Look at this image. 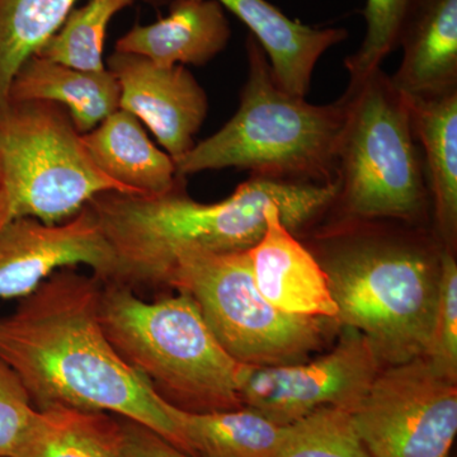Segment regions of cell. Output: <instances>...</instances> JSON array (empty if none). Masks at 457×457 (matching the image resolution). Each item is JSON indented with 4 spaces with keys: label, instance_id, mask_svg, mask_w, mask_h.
<instances>
[{
    "label": "cell",
    "instance_id": "16",
    "mask_svg": "<svg viewBox=\"0 0 457 457\" xmlns=\"http://www.w3.org/2000/svg\"><path fill=\"white\" fill-rule=\"evenodd\" d=\"M170 13L152 25H135L114 51L135 54L156 64L203 66L227 49L230 22L216 0H171Z\"/></svg>",
    "mask_w": 457,
    "mask_h": 457
},
{
    "label": "cell",
    "instance_id": "5",
    "mask_svg": "<svg viewBox=\"0 0 457 457\" xmlns=\"http://www.w3.org/2000/svg\"><path fill=\"white\" fill-rule=\"evenodd\" d=\"M101 323L119 356L174 407L243 408L240 390L252 366L224 350L189 295L146 302L131 286L104 281Z\"/></svg>",
    "mask_w": 457,
    "mask_h": 457
},
{
    "label": "cell",
    "instance_id": "27",
    "mask_svg": "<svg viewBox=\"0 0 457 457\" xmlns=\"http://www.w3.org/2000/svg\"><path fill=\"white\" fill-rule=\"evenodd\" d=\"M427 357L457 378V263L453 252L444 248L440 252L435 333Z\"/></svg>",
    "mask_w": 457,
    "mask_h": 457
},
{
    "label": "cell",
    "instance_id": "20",
    "mask_svg": "<svg viewBox=\"0 0 457 457\" xmlns=\"http://www.w3.org/2000/svg\"><path fill=\"white\" fill-rule=\"evenodd\" d=\"M167 411L182 451L194 457H270L286 432L248 408L189 411L168 403Z\"/></svg>",
    "mask_w": 457,
    "mask_h": 457
},
{
    "label": "cell",
    "instance_id": "10",
    "mask_svg": "<svg viewBox=\"0 0 457 457\" xmlns=\"http://www.w3.org/2000/svg\"><path fill=\"white\" fill-rule=\"evenodd\" d=\"M384 366L359 330L345 327L324 356L293 365L251 368L240 400L278 426L296 422L321 407H354Z\"/></svg>",
    "mask_w": 457,
    "mask_h": 457
},
{
    "label": "cell",
    "instance_id": "6",
    "mask_svg": "<svg viewBox=\"0 0 457 457\" xmlns=\"http://www.w3.org/2000/svg\"><path fill=\"white\" fill-rule=\"evenodd\" d=\"M342 99L338 192L329 212L338 210L345 222L420 224L431 201L407 97L378 68L360 82L348 84Z\"/></svg>",
    "mask_w": 457,
    "mask_h": 457
},
{
    "label": "cell",
    "instance_id": "7",
    "mask_svg": "<svg viewBox=\"0 0 457 457\" xmlns=\"http://www.w3.org/2000/svg\"><path fill=\"white\" fill-rule=\"evenodd\" d=\"M110 191L129 194L90 161L64 107L46 101L0 107V228L21 218L59 224Z\"/></svg>",
    "mask_w": 457,
    "mask_h": 457
},
{
    "label": "cell",
    "instance_id": "3",
    "mask_svg": "<svg viewBox=\"0 0 457 457\" xmlns=\"http://www.w3.org/2000/svg\"><path fill=\"white\" fill-rule=\"evenodd\" d=\"M337 323L368 339L383 366L428 356L435 333L441 245L374 221L345 222L318 237Z\"/></svg>",
    "mask_w": 457,
    "mask_h": 457
},
{
    "label": "cell",
    "instance_id": "25",
    "mask_svg": "<svg viewBox=\"0 0 457 457\" xmlns=\"http://www.w3.org/2000/svg\"><path fill=\"white\" fill-rule=\"evenodd\" d=\"M411 0H366L362 14L366 20V35L360 49L345 57V66L350 82H360L384 60L398 49L400 31L411 7Z\"/></svg>",
    "mask_w": 457,
    "mask_h": 457
},
{
    "label": "cell",
    "instance_id": "9",
    "mask_svg": "<svg viewBox=\"0 0 457 457\" xmlns=\"http://www.w3.org/2000/svg\"><path fill=\"white\" fill-rule=\"evenodd\" d=\"M350 413L370 457H451L457 378L427 356L385 366Z\"/></svg>",
    "mask_w": 457,
    "mask_h": 457
},
{
    "label": "cell",
    "instance_id": "24",
    "mask_svg": "<svg viewBox=\"0 0 457 457\" xmlns=\"http://www.w3.org/2000/svg\"><path fill=\"white\" fill-rule=\"evenodd\" d=\"M270 457H370L357 435L350 411L321 407L286 426Z\"/></svg>",
    "mask_w": 457,
    "mask_h": 457
},
{
    "label": "cell",
    "instance_id": "13",
    "mask_svg": "<svg viewBox=\"0 0 457 457\" xmlns=\"http://www.w3.org/2000/svg\"><path fill=\"white\" fill-rule=\"evenodd\" d=\"M266 221L263 237L248 251L262 296L286 314L336 320L337 305L326 270L285 227L278 206L270 207Z\"/></svg>",
    "mask_w": 457,
    "mask_h": 457
},
{
    "label": "cell",
    "instance_id": "4",
    "mask_svg": "<svg viewBox=\"0 0 457 457\" xmlns=\"http://www.w3.org/2000/svg\"><path fill=\"white\" fill-rule=\"evenodd\" d=\"M248 74L236 114L174 162L177 176L237 168L251 176L309 185L337 183L342 97L312 104L278 86L253 36L245 40Z\"/></svg>",
    "mask_w": 457,
    "mask_h": 457
},
{
    "label": "cell",
    "instance_id": "28",
    "mask_svg": "<svg viewBox=\"0 0 457 457\" xmlns=\"http://www.w3.org/2000/svg\"><path fill=\"white\" fill-rule=\"evenodd\" d=\"M122 457H194L147 427L120 417Z\"/></svg>",
    "mask_w": 457,
    "mask_h": 457
},
{
    "label": "cell",
    "instance_id": "18",
    "mask_svg": "<svg viewBox=\"0 0 457 457\" xmlns=\"http://www.w3.org/2000/svg\"><path fill=\"white\" fill-rule=\"evenodd\" d=\"M408 99L423 165L438 245L453 252L457 239V92Z\"/></svg>",
    "mask_w": 457,
    "mask_h": 457
},
{
    "label": "cell",
    "instance_id": "2",
    "mask_svg": "<svg viewBox=\"0 0 457 457\" xmlns=\"http://www.w3.org/2000/svg\"><path fill=\"white\" fill-rule=\"evenodd\" d=\"M338 185H309L249 176L230 197L203 204L188 196L186 180L158 196L110 191L89 201L112 249V282L164 285L185 251L233 253L253 248L266 231V215L278 206L291 233L317 222L335 203Z\"/></svg>",
    "mask_w": 457,
    "mask_h": 457
},
{
    "label": "cell",
    "instance_id": "15",
    "mask_svg": "<svg viewBox=\"0 0 457 457\" xmlns=\"http://www.w3.org/2000/svg\"><path fill=\"white\" fill-rule=\"evenodd\" d=\"M239 18L260 44L276 82L286 92L306 98L320 57L348 37L345 29H317L291 20L267 0H216Z\"/></svg>",
    "mask_w": 457,
    "mask_h": 457
},
{
    "label": "cell",
    "instance_id": "1",
    "mask_svg": "<svg viewBox=\"0 0 457 457\" xmlns=\"http://www.w3.org/2000/svg\"><path fill=\"white\" fill-rule=\"evenodd\" d=\"M104 284L77 267L56 270L0 317V359L37 409L59 405L113 414L182 450L168 403L108 341L101 323Z\"/></svg>",
    "mask_w": 457,
    "mask_h": 457
},
{
    "label": "cell",
    "instance_id": "8",
    "mask_svg": "<svg viewBox=\"0 0 457 457\" xmlns=\"http://www.w3.org/2000/svg\"><path fill=\"white\" fill-rule=\"evenodd\" d=\"M164 286L189 295L224 350L252 368L303 362L326 341L330 319L286 314L262 296L248 251L182 252Z\"/></svg>",
    "mask_w": 457,
    "mask_h": 457
},
{
    "label": "cell",
    "instance_id": "11",
    "mask_svg": "<svg viewBox=\"0 0 457 457\" xmlns=\"http://www.w3.org/2000/svg\"><path fill=\"white\" fill-rule=\"evenodd\" d=\"M79 264L113 278L112 249L88 204L59 224L21 218L0 228V300L23 299L56 270Z\"/></svg>",
    "mask_w": 457,
    "mask_h": 457
},
{
    "label": "cell",
    "instance_id": "19",
    "mask_svg": "<svg viewBox=\"0 0 457 457\" xmlns=\"http://www.w3.org/2000/svg\"><path fill=\"white\" fill-rule=\"evenodd\" d=\"M119 82L108 69L86 71L33 55L18 69L8 101H46L64 107L87 134L120 108Z\"/></svg>",
    "mask_w": 457,
    "mask_h": 457
},
{
    "label": "cell",
    "instance_id": "17",
    "mask_svg": "<svg viewBox=\"0 0 457 457\" xmlns=\"http://www.w3.org/2000/svg\"><path fill=\"white\" fill-rule=\"evenodd\" d=\"M82 144L96 167L130 195L158 196L186 180L177 176L170 155L149 139L140 120L121 108L83 134Z\"/></svg>",
    "mask_w": 457,
    "mask_h": 457
},
{
    "label": "cell",
    "instance_id": "12",
    "mask_svg": "<svg viewBox=\"0 0 457 457\" xmlns=\"http://www.w3.org/2000/svg\"><path fill=\"white\" fill-rule=\"evenodd\" d=\"M106 68L119 82L120 108L154 134L174 162L195 146L209 113V97L183 65H161L135 54L113 51Z\"/></svg>",
    "mask_w": 457,
    "mask_h": 457
},
{
    "label": "cell",
    "instance_id": "14",
    "mask_svg": "<svg viewBox=\"0 0 457 457\" xmlns=\"http://www.w3.org/2000/svg\"><path fill=\"white\" fill-rule=\"evenodd\" d=\"M393 86L411 99L457 92V0H411Z\"/></svg>",
    "mask_w": 457,
    "mask_h": 457
},
{
    "label": "cell",
    "instance_id": "26",
    "mask_svg": "<svg viewBox=\"0 0 457 457\" xmlns=\"http://www.w3.org/2000/svg\"><path fill=\"white\" fill-rule=\"evenodd\" d=\"M38 411L16 372L0 359V457H22Z\"/></svg>",
    "mask_w": 457,
    "mask_h": 457
},
{
    "label": "cell",
    "instance_id": "21",
    "mask_svg": "<svg viewBox=\"0 0 457 457\" xmlns=\"http://www.w3.org/2000/svg\"><path fill=\"white\" fill-rule=\"evenodd\" d=\"M38 411L22 457H122L120 417L59 405Z\"/></svg>",
    "mask_w": 457,
    "mask_h": 457
},
{
    "label": "cell",
    "instance_id": "22",
    "mask_svg": "<svg viewBox=\"0 0 457 457\" xmlns=\"http://www.w3.org/2000/svg\"><path fill=\"white\" fill-rule=\"evenodd\" d=\"M78 0H0V107L18 69L62 27ZM153 5L171 0H147Z\"/></svg>",
    "mask_w": 457,
    "mask_h": 457
},
{
    "label": "cell",
    "instance_id": "23",
    "mask_svg": "<svg viewBox=\"0 0 457 457\" xmlns=\"http://www.w3.org/2000/svg\"><path fill=\"white\" fill-rule=\"evenodd\" d=\"M135 0H88L73 9L36 56L86 71L106 69L104 42L111 21Z\"/></svg>",
    "mask_w": 457,
    "mask_h": 457
}]
</instances>
